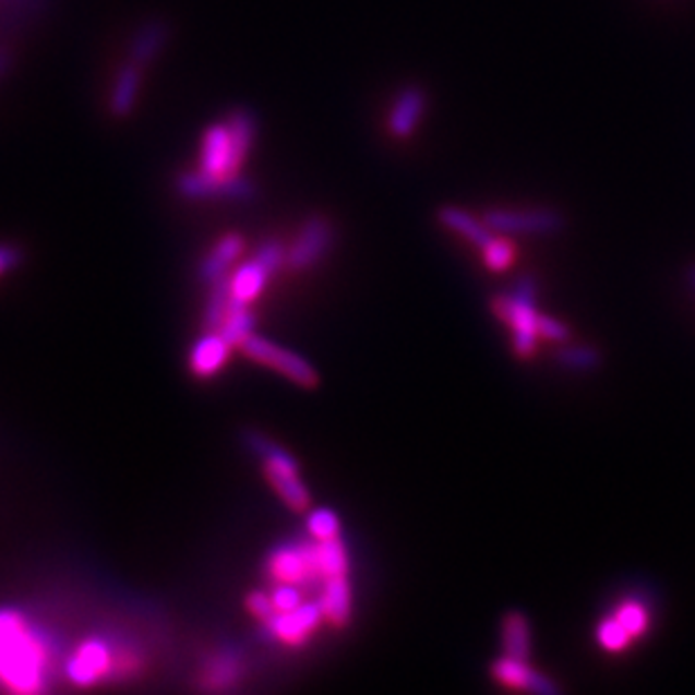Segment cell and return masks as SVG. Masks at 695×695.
I'll list each match as a JSON object with an SVG mask.
<instances>
[{
  "mask_svg": "<svg viewBox=\"0 0 695 695\" xmlns=\"http://www.w3.org/2000/svg\"><path fill=\"white\" fill-rule=\"evenodd\" d=\"M46 650L25 626L0 637V682L16 693L44 688Z\"/></svg>",
  "mask_w": 695,
  "mask_h": 695,
  "instance_id": "6da1fadb",
  "label": "cell"
},
{
  "mask_svg": "<svg viewBox=\"0 0 695 695\" xmlns=\"http://www.w3.org/2000/svg\"><path fill=\"white\" fill-rule=\"evenodd\" d=\"M250 448L260 455L264 464V475L268 484L275 489L279 500L290 508L304 514L311 506V493L302 482L300 466L288 451H284L273 439L260 432H248Z\"/></svg>",
  "mask_w": 695,
  "mask_h": 695,
  "instance_id": "7a4b0ae2",
  "label": "cell"
},
{
  "mask_svg": "<svg viewBox=\"0 0 695 695\" xmlns=\"http://www.w3.org/2000/svg\"><path fill=\"white\" fill-rule=\"evenodd\" d=\"M286 266V245L277 239H268L260 245V250L254 252V257L245 264H241L232 275H230V288H232V300L239 304H252L257 300L268 279Z\"/></svg>",
  "mask_w": 695,
  "mask_h": 695,
  "instance_id": "3957f363",
  "label": "cell"
},
{
  "mask_svg": "<svg viewBox=\"0 0 695 695\" xmlns=\"http://www.w3.org/2000/svg\"><path fill=\"white\" fill-rule=\"evenodd\" d=\"M241 354L250 360H254L257 364H264V368L281 374L284 379H288L290 383H296L300 387H315L317 385V372L313 364L302 358L300 354L290 351L268 338H262L257 334H250L241 345H239Z\"/></svg>",
  "mask_w": 695,
  "mask_h": 695,
  "instance_id": "277c9868",
  "label": "cell"
},
{
  "mask_svg": "<svg viewBox=\"0 0 695 695\" xmlns=\"http://www.w3.org/2000/svg\"><path fill=\"white\" fill-rule=\"evenodd\" d=\"M536 288L531 279H523L516 296L495 298V313L506 320L516 332V351L518 356H531L540 334V313L534 309Z\"/></svg>",
  "mask_w": 695,
  "mask_h": 695,
  "instance_id": "5b68a950",
  "label": "cell"
},
{
  "mask_svg": "<svg viewBox=\"0 0 695 695\" xmlns=\"http://www.w3.org/2000/svg\"><path fill=\"white\" fill-rule=\"evenodd\" d=\"M176 190L188 201H248L254 196V185L239 173L212 176L201 169L178 176Z\"/></svg>",
  "mask_w": 695,
  "mask_h": 695,
  "instance_id": "8992f818",
  "label": "cell"
},
{
  "mask_svg": "<svg viewBox=\"0 0 695 695\" xmlns=\"http://www.w3.org/2000/svg\"><path fill=\"white\" fill-rule=\"evenodd\" d=\"M334 243V226L322 214L309 216L300 235L286 248V268L288 271H309L313 268Z\"/></svg>",
  "mask_w": 695,
  "mask_h": 695,
  "instance_id": "52a82bcc",
  "label": "cell"
},
{
  "mask_svg": "<svg viewBox=\"0 0 695 695\" xmlns=\"http://www.w3.org/2000/svg\"><path fill=\"white\" fill-rule=\"evenodd\" d=\"M268 572L277 583L313 585L320 578L315 544H284L268 559Z\"/></svg>",
  "mask_w": 695,
  "mask_h": 695,
  "instance_id": "ba28073f",
  "label": "cell"
},
{
  "mask_svg": "<svg viewBox=\"0 0 695 695\" xmlns=\"http://www.w3.org/2000/svg\"><path fill=\"white\" fill-rule=\"evenodd\" d=\"M484 224L502 235H554L563 228V218L552 209H491L484 214Z\"/></svg>",
  "mask_w": 695,
  "mask_h": 695,
  "instance_id": "9c48e42d",
  "label": "cell"
},
{
  "mask_svg": "<svg viewBox=\"0 0 695 695\" xmlns=\"http://www.w3.org/2000/svg\"><path fill=\"white\" fill-rule=\"evenodd\" d=\"M241 167L243 165L237 158L228 122L207 127L201 142L199 169L212 176H237Z\"/></svg>",
  "mask_w": 695,
  "mask_h": 695,
  "instance_id": "30bf717a",
  "label": "cell"
},
{
  "mask_svg": "<svg viewBox=\"0 0 695 695\" xmlns=\"http://www.w3.org/2000/svg\"><path fill=\"white\" fill-rule=\"evenodd\" d=\"M322 619H324V612L320 603H302L296 610L275 612L264 626L281 644L300 646L320 626Z\"/></svg>",
  "mask_w": 695,
  "mask_h": 695,
  "instance_id": "8fae6325",
  "label": "cell"
},
{
  "mask_svg": "<svg viewBox=\"0 0 695 695\" xmlns=\"http://www.w3.org/2000/svg\"><path fill=\"white\" fill-rule=\"evenodd\" d=\"M111 662L113 660L111 652H108V646L99 639H88L72 652L65 673L77 686H91L108 673Z\"/></svg>",
  "mask_w": 695,
  "mask_h": 695,
  "instance_id": "7c38bea8",
  "label": "cell"
},
{
  "mask_svg": "<svg viewBox=\"0 0 695 695\" xmlns=\"http://www.w3.org/2000/svg\"><path fill=\"white\" fill-rule=\"evenodd\" d=\"M426 93L419 86H406L394 99V106L387 118V129L394 137L406 140L419 127L426 113Z\"/></svg>",
  "mask_w": 695,
  "mask_h": 695,
  "instance_id": "4fadbf2b",
  "label": "cell"
},
{
  "mask_svg": "<svg viewBox=\"0 0 695 695\" xmlns=\"http://www.w3.org/2000/svg\"><path fill=\"white\" fill-rule=\"evenodd\" d=\"M232 345L221 336V332H205L203 338L190 351V370L199 379H209L221 372L228 362Z\"/></svg>",
  "mask_w": 695,
  "mask_h": 695,
  "instance_id": "5bb4252c",
  "label": "cell"
},
{
  "mask_svg": "<svg viewBox=\"0 0 695 695\" xmlns=\"http://www.w3.org/2000/svg\"><path fill=\"white\" fill-rule=\"evenodd\" d=\"M169 41V25L163 19H152L137 27L129 44V61L142 70L154 63Z\"/></svg>",
  "mask_w": 695,
  "mask_h": 695,
  "instance_id": "9a60e30c",
  "label": "cell"
},
{
  "mask_svg": "<svg viewBox=\"0 0 695 695\" xmlns=\"http://www.w3.org/2000/svg\"><path fill=\"white\" fill-rule=\"evenodd\" d=\"M493 678L506 686L525 688L534 693H559V684H554L550 678L534 671L527 667V662L511 660V657H502L493 664Z\"/></svg>",
  "mask_w": 695,
  "mask_h": 695,
  "instance_id": "2e32d148",
  "label": "cell"
},
{
  "mask_svg": "<svg viewBox=\"0 0 695 695\" xmlns=\"http://www.w3.org/2000/svg\"><path fill=\"white\" fill-rule=\"evenodd\" d=\"M243 248H245V241H243L241 235H237V232L224 235L221 239L214 243V248L205 254V260L201 264V277L207 284H212L216 279L230 275V268L241 257Z\"/></svg>",
  "mask_w": 695,
  "mask_h": 695,
  "instance_id": "e0dca14e",
  "label": "cell"
},
{
  "mask_svg": "<svg viewBox=\"0 0 695 695\" xmlns=\"http://www.w3.org/2000/svg\"><path fill=\"white\" fill-rule=\"evenodd\" d=\"M140 84H142V68L127 61L118 72L111 97H108V111H111L113 118L124 120L133 113L137 95H140Z\"/></svg>",
  "mask_w": 695,
  "mask_h": 695,
  "instance_id": "ac0fdd59",
  "label": "cell"
},
{
  "mask_svg": "<svg viewBox=\"0 0 695 695\" xmlns=\"http://www.w3.org/2000/svg\"><path fill=\"white\" fill-rule=\"evenodd\" d=\"M324 619L332 626H347L351 619V585L347 576H332L324 578L322 599H320Z\"/></svg>",
  "mask_w": 695,
  "mask_h": 695,
  "instance_id": "d6986e66",
  "label": "cell"
},
{
  "mask_svg": "<svg viewBox=\"0 0 695 695\" xmlns=\"http://www.w3.org/2000/svg\"><path fill=\"white\" fill-rule=\"evenodd\" d=\"M502 646L504 657L527 662L531 655V631L529 621L523 612H508L502 621Z\"/></svg>",
  "mask_w": 695,
  "mask_h": 695,
  "instance_id": "ffe728a7",
  "label": "cell"
},
{
  "mask_svg": "<svg viewBox=\"0 0 695 695\" xmlns=\"http://www.w3.org/2000/svg\"><path fill=\"white\" fill-rule=\"evenodd\" d=\"M436 218L442 221V226H446L448 230L466 237L468 241H472L475 245H480V248H484L493 239L491 228L484 221H478V218L470 216L468 212H464L459 207H453V205L439 207Z\"/></svg>",
  "mask_w": 695,
  "mask_h": 695,
  "instance_id": "44dd1931",
  "label": "cell"
},
{
  "mask_svg": "<svg viewBox=\"0 0 695 695\" xmlns=\"http://www.w3.org/2000/svg\"><path fill=\"white\" fill-rule=\"evenodd\" d=\"M232 304H235V300H232V288H230V275L212 281L209 296L205 302V313H203L205 332H218L224 320L228 317Z\"/></svg>",
  "mask_w": 695,
  "mask_h": 695,
  "instance_id": "7402d4cb",
  "label": "cell"
},
{
  "mask_svg": "<svg viewBox=\"0 0 695 695\" xmlns=\"http://www.w3.org/2000/svg\"><path fill=\"white\" fill-rule=\"evenodd\" d=\"M315 561L322 580L332 576H347L349 572V556L340 538L315 542Z\"/></svg>",
  "mask_w": 695,
  "mask_h": 695,
  "instance_id": "603a6c76",
  "label": "cell"
},
{
  "mask_svg": "<svg viewBox=\"0 0 695 695\" xmlns=\"http://www.w3.org/2000/svg\"><path fill=\"white\" fill-rule=\"evenodd\" d=\"M228 129H230L237 158L243 165L252 152L254 137H257V120H254V113L248 111V108H235L228 118Z\"/></svg>",
  "mask_w": 695,
  "mask_h": 695,
  "instance_id": "cb8c5ba5",
  "label": "cell"
},
{
  "mask_svg": "<svg viewBox=\"0 0 695 695\" xmlns=\"http://www.w3.org/2000/svg\"><path fill=\"white\" fill-rule=\"evenodd\" d=\"M239 678H241V662H239V657H235L232 652L216 655L203 673L205 686L214 688V691L230 688Z\"/></svg>",
  "mask_w": 695,
  "mask_h": 695,
  "instance_id": "d4e9b609",
  "label": "cell"
},
{
  "mask_svg": "<svg viewBox=\"0 0 695 695\" xmlns=\"http://www.w3.org/2000/svg\"><path fill=\"white\" fill-rule=\"evenodd\" d=\"M252 326H254V315L250 311L248 304H239L235 302L228 317L224 320L221 328V336L232 345V347H239L250 334H252Z\"/></svg>",
  "mask_w": 695,
  "mask_h": 695,
  "instance_id": "484cf974",
  "label": "cell"
},
{
  "mask_svg": "<svg viewBox=\"0 0 695 695\" xmlns=\"http://www.w3.org/2000/svg\"><path fill=\"white\" fill-rule=\"evenodd\" d=\"M307 529L315 542L340 538V520L332 508H313L307 516Z\"/></svg>",
  "mask_w": 695,
  "mask_h": 695,
  "instance_id": "4316f807",
  "label": "cell"
},
{
  "mask_svg": "<svg viewBox=\"0 0 695 695\" xmlns=\"http://www.w3.org/2000/svg\"><path fill=\"white\" fill-rule=\"evenodd\" d=\"M614 619L628 631L633 639L642 637L648 628V612H646V606L639 601H626L624 606H619V610L614 612Z\"/></svg>",
  "mask_w": 695,
  "mask_h": 695,
  "instance_id": "83f0119b",
  "label": "cell"
},
{
  "mask_svg": "<svg viewBox=\"0 0 695 695\" xmlns=\"http://www.w3.org/2000/svg\"><path fill=\"white\" fill-rule=\"evenodd\" d=\"M597 639H599V644L606 650H621V648H626L631 644L633 637L628 635V631L624 626L619 624L614 616H610V619L601 621V626L597 631Z\"/></svg>",
  "mask_w": 695,
  "mask_h": 695,
  "instance_id": "f1b7e54d",
  "label": "cell"
},
{
  "mask_svg": "<svg viewBox=\"0 0 695 695\" xmlns=\"http://www.w3.org/2000/svg\"><path fill=\"white\" fill-rule=\"evenodd\" d=\"M482 254H484V264L487 268L491 271H506L511 266V262H514V245H511L508 241H500V239H491L484 248H482Z\"/></svg>",
  "mask_w": 695,
  "mask_h": 695,
  "instance_id": "f546056e",
  "label": "cell"
},
{
  "mask_svg": "<svg viewBox=\"0 0 695 695\" xmlns=\"http://www.w3.org/2000/svg\"><path fill=\"white\" fill-rule=\"evenodd\" d=\"M559 360L570 370H595L599 364V351L590 347H574L561 351Z\"/></svg>",
  "mask_w": 695,
  "mask_h": 695,
  "instance_id": "4dcf8cb0",
  "label": "cell"
},
{
  "mask_svg": "<svg viewBox=\"0 0 695 695\" xmlns=\"http://www.w3.org/2000/svg\"><path fill=\"white\" fill-rule=\"evenodd\" d=\"M271 599H273L275 612H288V610H296L298 606H302L300 588L298 585H290V583H277V588L273 590Z\"/></svg>",
  "mask_w": 695,
  "mask_h": 695,
  "instance_id": "1f68e13d",
  "label": "cell"
},
{
  "mask_svg": "<svg viewBox=\"0 0 695 695\" xmlns=\"http://www.w3.org/2000/svg\"><path fill=\"white\" fill-rule=\"evenodd\" d=\"M245 608H248V612H250L254 619L262 621V624H266V621L275 614L271 595H266V592H262V590H254V592H250V595L245 597Z\"/></svg>",
  "mask_w": 695,
  "mask_h": 695,
  "instance_id": "d6a6232c",
  "label": "cell"
},
{
  "mask_svg": "<svg viewBox=\"0 0 695 695\" xmlns=\"http://www.w3.org/2000/svg\"><path fill=\"white\" fill-rule=\"evenodd\" d=\"M540 336L550 338V340H565L570 334H567V326L552 320V317H544L540 315Z\"/></svg>",
  "mask_w": 695,
  "mask_h": 695,
  "instance_id": "836d02e7",
  "label": "cell"
},
{
  "mask_svg": "<svg viewBox=\"0 0 695 695\" xmlns=\"http://www.w3.org/2000/svg\"><path fill=\"white\" fill-rule=\"evenodd\" d=\"M25 626V619L14 610H0V637H5Z\"/></svg>",
  "mask_w": 695,
  "mask_h": 695,
  "instance_id": "e575fe53",
  "label": "cell"
},
{
  "mask_svg": "<svg viewBox=\"0 0 695 695\" xmlns=\"http://www.w3.org/2000/svg\"><path fill=\"white\" fill-rule=\"evenodd\" d=\"M21 262V252L14 245H0V277L16 268Z\"/></svg>",
  "mask_w": 695,
  "mask_h": 695,
  "instance_id": "d590c367",
  "label": "cell"
},
{
  "mask_svg": "<svg viewBox=\"0 0 695 695\" xmlns=\"http://www.w3.org/2000/svg\"><path fill=\"white\" fill-rule=\"evenodd\" d=\"M5 63H8V59H5V55H3V52H0V72L5 70Z\"/></svg>",
  "mask_w": 695,
  "mask_h": 695,
  "instance_id": "8d00e7d4",
  "label": "cell"
},
{
  "mask_svg": "<svg viewBox=\"0 0 695 695\" xmlns=\"http://www.w3.org/2000/svg\"><path fill=\"white\" fill-rule=\"evenodd\" d=\"M691 281H693V286H695V268L691 271Z\"/></svg>",
  "mask_w": 695,
  "mask_h": 695,
  "instance_id": "74e56055",
  "label": "cell"
}]
</instances>
